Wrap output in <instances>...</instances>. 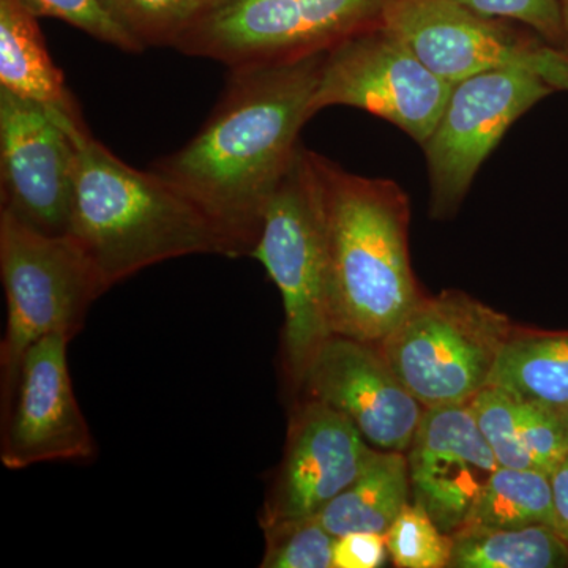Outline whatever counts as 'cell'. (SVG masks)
Listing matches in <instances>:
<instances>
[{
  "mask_svg": "<svg viewBox=\"0 0 568 568\" xmlns=\"http://www.w3.org/2000/svg\"><path fill=\"white\" fill-rule=\"evenodd\" d=\"M395 0H220L201 11L175 50L226 63L293 61L331 51L384 24Z\"/></svg>",
  "mask_w": 568,
  "mask_h": 568,
  "instance_id": "52a82bcc",
  "label": "cell"
},
{
  "mask_svg": "<svg viewBox=\"0 0 568 568\" xmlns=\"http://www.w3.org/2000/svg\"><path fill=\"white\" fill-rule=\"evenodd\" d=\"M447 568H568V544L552 526H463L452 534Z\"/></svg>",
  "mask_w": 568,
  "mask_h": 568,
  "instance_id": "d6986e66",
  "label": "cell"
},
{
  "mask_svg": "<svg viewBox=\"0 0 568 568\" xmlns=\"http://www.w3.org/2000/svg\"><path fill=\"white\" fill-rule=\"evenodd\" d=\"M375 450L349 418L305 396L291 418L286 450L261 526L320 514L353 484Z\"/></svg>",
  "mask_w": 568,
  "mask_h": 568,
  "instance_id": "5bb4252c",
  "label": "cell"
},
{
  "mask_svg": "<svg viewBox=\"0 0 568 568\" xmlns=\"http://www.w3.org/2000/svg\"><path fill=\"white\" fill-rule=\"evenodd\" d=\"M70 336H43L26 351L9 403L2 406L0 462L18 470L93 458L97 444L82 416L67 361Z\"/></svg>",
  "mask_w": 568,
  "mask_h": 568,
  "instance_id": "7c38bea8",
  "label": "cell"
},
{
  "mask_svg": "<svg viewBox=\"0 0 568 568\" xmlns=\"http://www.w3.org/2000/svg\"><path fill=\"white\" fill-rule=\"evenodd\" d=\"M78 112L0 89V211L39 233L69 234L74 144L67 121Z\"/></svg>",
  "mask_w": 568,
  "mask_h": 568,
  "instance_id": "8fae6325",
  "label": "cell"
},
{
  "mask_svg": "<svg viewBox=\"0 0 568 568\" xmlns=\"http://www.w3.org/2000/svg\"><path fill=\"white\" fill-rule=\"evenodd\" d=\"M481 17L517 21L551 47L562 50L564 29L559 0H455Z\"/></svg>",
  "mask_w": 568,
  "mask_h": 568,
  "instance_id": "4316f807",
  "label": "cell"
},
{
  "mask_svg": "<svg viewBox=\"0 0 568 568\" xmlns=\"http://www.w3.org/2000/svg\"><path fill=\"white\" fill-rule=\"evenodd\" d=\"M562 417H564V420H566V424L568 426V409L562 410Z\"/></svg>",
  "mask_w": 568,
  "mask_h": 568,
  "instance_id": "1f68e13d",
  "label": "cell"
},
{
  "mask_svg": "<svg viewBox=\"0 0 568 568\" xmlns=\"http://www.w3.org/2000/svg\"><path fill=\"white\" fill-rule=\"evenodd\" d=\"M384 26L440 80L454 85L485 71L521 67L568 92V55L532 31L481 17L455 0H395Z\"/></svg>",
  "mask_w": 568,
  "mask_h": 568,
  "instance_id": "30bf717a",
  "label": "cell"
},
{
  "mask_svg": "<svg viewBox=\"0 0 568 568\" xmlns=\"http://www.w3.org/2000/svg\"><path fill=\"white\" fill-rule=\"evenodd\" d=\"M33 17L69 22L93 39L119 50L142 52L144 47L112 17L103 0H20Z\"/></svg>",
  "mask_w": 568,
  "mask_h": 568,
  "instance_id": "d4e9b609",
  "label": "cell"
},
{
  "mask_svg": "<svg viewBox=\"0 0 568 568\" xmlns=\"http://www.w3.org/2000/svg\"><path fill=\"white\" fill-rule=\"evenodd\" d=\"M386 536L376 532H353L335 537L334 568H377L386 564Z\"/></svg>",
  "mask_w": 568,
  "mask_h": 568,
  "instance_id": "83f0119b",
  "label": "cell"
},
{
  "mask_svg": "<svg viewBox=\"0 0 568 568\" xmlns=\"http://www.w3.org/2000/svg\"><path fill=\"white\" fill-rule=\"evenodd\" d=\"M142 47H173L201 13L200 0H103Z\"/></svg>",
  "mask_w": 568,
  "mask_h": 568,
  "instance_id": "44dd1931",
  "label": "cell"
},
{
  "mask_svg": "<svg viewBox=\"0 0 568 568\" xmlns=\"http://www.w3.org/2000/svg\"><path fill=\"white\" fill-rule=\"evenodd\" d=\"M515 324L462 291L424 295L379 347L425 407L462 405L489 386Z\"/></svg>",
  "mask_w": 568,
  "mask_h": 568,
  "instance_id": "8992f818",
  "label": "cell"
},
{
  "mask_svg": "<svg viewBox=\"0 0 568 568\" xmlns=\"http://www.w3.org/2000/svg\"><path fill=\"white\" fill-rule=\"evenodd\" d=\"M335 335L379 346L424 297L409 257L410 203L392 179L315 153Z\"/></svg>",
  "mask_w": 568,
  "mask_h": 568,
  "instance_id": "3957f363",
  "label": "cell"
},
{
  "mask_svg": "<svg viewBox=\"0 0 568 568\" xmlns=\"http://www.w3.org/2000/svg\"><path fill=\"white\" fill-rule=\"evenodd\" d=\"M410 495L409 467L403 452L376 448L365 469L316 514L321 525L334 537L353 532L386 536Z\"/></svg>",
  "mask_w": 568,
  "mask_h": 568,
  "instance_id": "e0dca14e",
  "label": "cell"
},
{
  "mask_svg": "<svg viewBox=\"0 0 568 568\" xmlns=\"http://www.w3.org/2000/svg\"><path fill=\"white\" fill-rule=\"evenodd\" d=\"M201 2V11L209 9L213 3L220 2V0H200Z\"/></svg>",
  "mask_w": 568,
  "mask_h": 568,
  "instance_id": "4dcf8cb0",
  "label": "cell"
},
{
  "mask_svg": "<svg viewBox=\"0 0 568 568\" xmlns=\"http://www.w3.org/2000/svg\"><path fill=\"white\" fill-rule=\"evenodd\" d=\"M467 406L499 466L536 469L519 439L514 396L503 388L488 386L470 398Z\"/></svg>",
  "mask_w": 568,
  "mask_h": 568,
  "instance_id": "cb8c5ba5",
  "label": "cell"
},
{
  "mask_svg": "<svg viewBox=\"0 0 568 568\" xmlns=\"http://www.w3.org/2000/svg\"><path fill=\"white\" fill-rule=\"evenodd\" d=\"M0 275L7 302L0 345L2 406L9 403L21 358L43 336L80 334L89 308L106 293L91 261L69 235H48L0 211Z\"/></svg>",
  "mask_w": 568,
  "mask_h": 568,
  "instance_id": "5b68a950",
  "label": "cell"
},
{
  "mask_svg": "<svg viewBox=\"0 0 568 568\" xmlns=\"http://www.w3.org/2000/svg\"><path fill=\"white\" fill-rule=\"evenodd\" d=\"M465 526L488 529H519L552 526L551 478L538 469L497 467L481 489Z\"/></svg>",
  "mask_w": 568,
  "mask_h": 568,
  "instance_id": "ffe728a7",
  "label": "cell"
},
{
  "mask_svg": "<svg viewBox=\"0 0 568 568\" xmlns=\"http://www.w3.org/2000/svg\"><path fill=\"white\" fill-rule=\"evenodd\" d=\"M301 392L349 418L379 450L406 454L425 410L379 346L343 335L321 347Z\"/></svg>",
  "mask_w": 568,
  "mask_h": 568,
  "instance_id": "4fadbf2b",
  "label": "cell"
},
{
  "mask_svg": "<svg viewBox=\"0 0 568 568\" xmlns=\"http://www.w3.org/2000/svg\"><path fill=\"white\" fill-rule=\"evenodd\" d=\"M263 568H334L335 537L316 515L263 526Z\"/></svg>",
  "mask_w": 568,
  "mask_h": 568,
  "instance_id": "7402d4cb",
  "label": "cell"
},
{
  "mask_svg": "<svg viewBox=\"0 0 568 568\" xmlns=\"http://www.w3.org/2000/svg\"><path fill=\"white\" fill-rule=\"evenodd\" d=\"M515 403L523 447L532 459L534 467L551 476L568 455V426L562 413L518 398Z\"/></svg>",
  "mask_w": 568,
  "mask_h": 568,
  "instance_id": "484cf974",
  "label": "cell"
},
{
  "mask_svg": "<svg viewBox=\"0 0 568 568\" xmlns=\"http://www.w3.org/2000/svg\"><path fill=\"white\" fill-rule=\"evenodd\" d=\"M489 386L559 413L568 409V331L515 325Z\"/></svg>",
  "mask_w": 568,
  "mask_h": 568,
  "instance_id": "ac0fdd59",
  "label": "cell"
},
{
  "mask_svg": "<svg viewBox=\"0 0 568 568\" xmlns=\"http://www.w3.org/2000/svg\"><path fill=\"white\" fill-rule=\"evenodd\" d=\"M552 506H555V528L568 544V455L551 476Z\"/></svg>",
  "mask_w": 568,
  "mask_h": 568,
  "instance_id": "f1b7e54d",
  "label": "cell"
},
{
  "mask_svg": "<svg viewBox=\"0 0 568 568\" xmlns=\"http://www.w3.org/2000/svg\"><path fill=\"white\" fill-rule=\"evenodd\" d=\"M406 457L414 503L447 536L465 526L499 467L467 403L425 407Z\"/></svg>",
  "mask_w": 568,
  "mask_h": 568,
  "instance_id": "9a60e30c",
  "label": "cell"
},
{
  "mask_svg": "<svg viewBox=\"0 0 568 568\" xmlns=\"http://www.w3.org/2000/svg\"><path fill=\"white\" fill-rule=\"evenodd\" d=\"M324 55L234 67L203 129L151 168L209 216L235 257L252 254L267 205L301 149V130L316 115Z\"/></svg>",
  "mask_w": 568,
  "mask_h": 568,
  "instance_id": "6da1fadb",
  "label": "cell"
},
{
  "mask_svg": "<svg viewBox=\"0 0 568 568\" xmlns=\"http://www.w3.org/2000/svg\"><path fill=\"white\" fill-rule=\"evenodd\" d=\"M452 85L381 24L325 52L313 111L349 106L369 112L424 145L446 108Z\"/></svg>",
  "mask_w": 568,
  "mask_h": 568,
  "instance_id": "9c48e42d",
  "label": "cell"
},
{
  "mask_svg": "<svg viewBox=\"0 0 568 568\" xmlns=\"http://www.w3.org/2000/svg\"><path fill=\"white\" fill-rule=\"evenodd\" d=\"M560 17H562L564 44L562 51L568 55V0H559Z\"/></svg>",
  "mask_w": 568,
  "mask_h": 568,
  "instance_id": "f546056e",
  "label": "cell"
},
{
  "mask_svg": "<svg viewBox=\"0 0 568 568\" xmlns=\"http://www.w3.org/2000/svg\"><path fill=\"white\" fill-rule=\"evenodd\" d=\"M67 125L74 144L67 235L91 261L106 290L175 257H235L222 231L173 183L119 160L92 136L81 112L70 115Z\"/></svg>",
  "mask_w": 568,
  "mask_h": 568,
  "instance_id": "7a4b0ae2",
  "label": "cell"
},
{
  "mask_svg": "<svg viewBox=\"0 0 568 568\" xmlns=\"http://www.w3.org/2000/svg\"><path fill=\"white\" fill-rule=\"evenodd\" d=\"M315 153L298 149L264 213L250 256L282 294L283 368L295 392L321 347L334 334L328 298V254Z\"/></svg>",
  "mask_w": 568,
  "mask_h": 568,
  "instance_id": "277c9868",
  "label": "cell"
},
{
  "mask_svg": "<svg viewBox=\"0 0 568 568\" xmlns=\"http://www.w3.org/2000/svg\"><path fill=\"white\" fill-rule=\"evenodd\" d=\"M388 556L399 568H447L452 536L437 528L420 504L410 500L386 532Z\"/></svg>",
  "mask_w": 568,
  "mask_h": 568,
  "instance_id": "603a6c76",
  "label": "cell"
},
{
  "mask_svg": "<svg viewBox=\"0 0 568 568\" xmlns=\"http://www.w3.org/2000/svg\"><path fill=\"white\" fill-rule=\"evenodd\" d=\"M0 89L52 110L80 111L51 61L37 17L20 0H0Z\"/></svg>",
  "mask_w": 568,
  "mask_h": 568,
  "instance_id": "2e32d148",
  "label": "cell"
},
{
  "mask_svg": "<svg viewBox=\"0 0 568 568\" xmlns=\"http://www.w3.org/2000/svg\"><path fill=\"white\" fill-rule=\"evenodd\" d=\"M556 92L547 78L521 67L485 71L452 85L446 108L422 145L436 220L455 215L508 129Z\"/></svg>",
  "mask_w": 568,
  "mask_h": 568,
  "instance_id": "ba28073f",
  "label": "cell"
}]
</instances>
